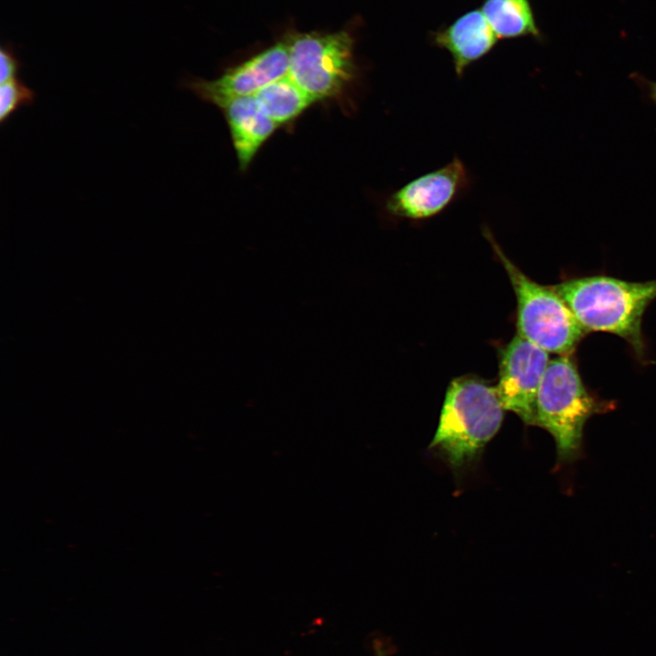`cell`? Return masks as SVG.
Here are the masks:
<instances>
[{"label":"cell","mask_w":656,"mask_h":656,"mask_svg":"<svg viewBox=\"0 0 656 656\" xmlns=\"http://www.w3.org/2000/svg\"><path fill=\"white\" fill-rule=\"evenodd\" d=\"M552 288L589 333L604 332L625 340L638 356L645 342L642 318L656 299V279L629 282L607 275L571 278Z\"/></svg>","instance_id":"1"},{"label":"cell","mask_w":656,"mask_h":656,"mask_svg":"<svg viewBox=\"0 0 656 656\" xmlns=\"http://www.w3.org/2000/svg\"><path fill=\"white\" fill-rule=\"evenodd\" d=\"M505 410L497 387L474 377L453 380L429 448L460 472L479 458L498 432Z\"/></svg>","instance_id":"2"},{"label":"cell","mask_w":656,"mask_h":656,"mask_svg":"<svg viewBox=\"0 0 656 656\" xmlns=\"http://www.w3.org/2000/svg\"><path fill=\"white\" fill-rule=\"evenodd\" d=\"M614 403L600 399L585 385L571 355L550 359L536 402V424L553 437L559 465L583 456L584 428L593 415L607 413Z\"/></svg>","instance_id":"3"},{"label":"cell","mask_w":656,"mask_h":656,"mask_svg":"<svg viewBox=\"0 0 656 656\" xmlns=\"http://www.w3.org/2000/svg\"><path fill=\"white\" fill-rule=\"evenodd\" d=\"M484 235L504 266L517 299L518 333L548 354L571 355L588 333L552 288L528 277L504 253L488 228Z\"/></svg>","instance_id":"4"},{"label":"cell","mask_w":656,"mask_h":656,"mask_svg":"<svg viewBox=\"0 0 656 656\" xmlns=\"http://www.w3.org/2000/svg\"><path fill=\"white\" fill-rule=\"evenodd\" d=\"M286 45L288 76L315 101L337 96L352 80L353 40L347 32L298 34Z\"/></svg>","instance_id":"5"},{"label":"cell","mask_w":656,"mask_h":656,"mask_svg":"<svg viewBox=\"0 0 656 656\" xmlns=\"http://www.w3.org/2000/svg\"><path fill=\"white\" fill-rule=\"evenodd\" d=\"M471 175L462 159L455 156L446 165L425 173L393 191L384 210L394 220L413 222L432 219L466 195Z\"/></svg>","instance_id":"6"},{"label":"cell","mask_w":656,"mask_h":656,"mask_svg":"<svg viewBox=\"0 0 656 656\" xmlns=\"http://www.w3.org/2000/svg\"><path fill=\"white\" fill-rule=\"evenodd\" d=\"M549 354L518 333L501 351L496 386L506 410L526 425L536 424V402Z\"/></svg>","instance_id":"7"},{"label":"cell","mask_w":656,"mask_h":656,"mask_svg":"<svg viewBox=\"0 0 656 656\" xmlns=\"http://www.w3.org/2000/svg\"><path fill=\"white\" fill-rule=\"evenodd\" d=\"M289 51L279 43L231 68L214 80H193L188 87L203 100L218 107L226 101L253 96L266 85L288 75Z\"/></svg>","instance_id":"8"},{"label":"cell","mask_w":656,"mask_h":656,"mask_svg":"<svg viewBox=\"0 0 656 656\" xmlns=\"http://www.w3.org/2000/svg\"><path fill=\"white\" fill-rule=\"evenodd\" d=\"M220 108L225 113L240 167L244 169L278 125L261 111L253 96L230 99Z\"/></svg>","instance_id":"9"},{"label":"cell","mask_w":656,"mask_h":656,"mask_svg":"<svg viewBox=\"0 0 656 656\" xmlns=\"http://www.w3.org/2000/svg\"><path fill=\"white\" fill-rule=\"evenodd\" d=\"M497 38L482 11L475 10L439 33L436 42L450 53L455 71L461 77L469 65L490 51Z\"/></svg>","instance_id":"10"},{"label":"cell","mask_w":656,"mask_h":656,"mask_svg":"<svg viewBox=\"0 0 656 656\" xmlns=\"http://www.w3.org/2000/svg\"><path fill=\"white\" fill-rule=\"evenodd\" d=\"M253 97L261 111L277 125L290 121L315 102L288 75L266 85Z\"/></svg>","instance_id":"11"},{"label":"cell","mask_w":656,"mask_h":656,"mask_svg":"<svg viewBox=\"0 0 656 656\" xmlns=\"http://www.w3.org/2000/svg\"><path fill=\"white\" fill-rule=\"evenodd\" d=\"M482 13L497 37L538 35L528 0H487Z\"/></svg>","instance_id":"12"},{"label":"cell","mask_w":656,"mask_h":656,"mask_svg":"<svg viewBox=\"0 0 656 656\" xmlns=\"http://www.w3.org/2000/svg\"><path fill=\"white\" fill-rule=\"evenodd\" d=\"M35 98V92L16 77L2 83L0 87V122L4 124L15 111L23 106L31 105Z\"/></svg>","instance_id":"13"},{"label":"cell","mask_w":656,"mask_h":656,"mask_svg":"<svg viewBox=\"0 0 656 656\" xmlns=\"http://www.w3.org/2000/svg\"><path fill=\"white\" fill-rule=\"evenodd\" d=\"M20 62L9 46H4L0 50V80L1 84L16 77L20 68Z\"/></svg>","instance_id":"14"},{"label":"cell","mask_w":656,"mask_h":656,"mask_svg":"<svg viewBox=\"0 0 656 656\" xmlns=\"http://www.w3.org/2000/svg\"><path fill=\"white\" fill-rule=\"evenodd\" d=\"M649 91L650 97L656 103V82L650 83Z\"/></svg>","instance_id":"15"}]
</instances>
